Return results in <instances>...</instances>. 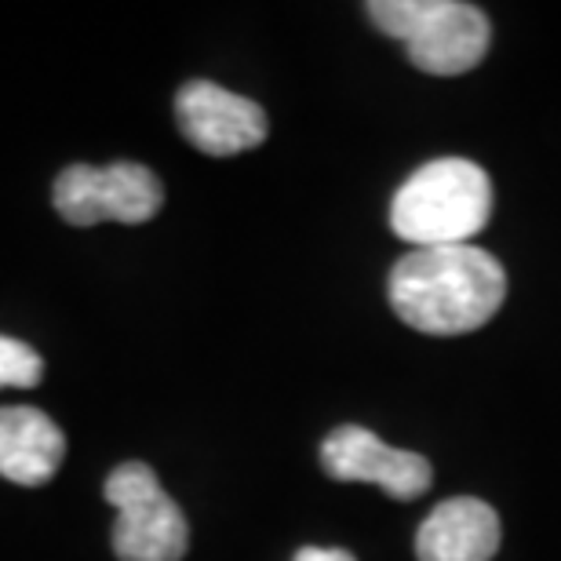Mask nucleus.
<instances>
[{
  "mask_svg": "<svg viewBox=\"0 0 561 561\" xmlns=\"http://www.w3.org/2000/svg\"><path fill=\"white\" fill-rule=\"evenodd\" d=\"M321 467L335 481H368L394 500H416L431 489L434 470L420 453L387 445L357 423L335 426L321 445Z\"/></svg>",
  "mask_w": 561,
  "mask_h": 561,
  "instance_id": "obj_6",
  "label": "nucleus"
},
{
  "mask_svg": "<svg viewBox=\"0 0 561 561\" xmlns=\"http://www.w3.org/2000/svg\"><path fill=\"white\" fill-rule=\"evenodd\" d=\"M291 561H357V558L351 551H343V547H302Z\"/></svg>",
  "mask_w": 561,
  "mask_h": 561,
  "instance_id": "obj_11",
  "label": "nucleus"
},
{
  "mask_svg": "<svg viewBox=\"0 0 561 561\" xmlns=\"http://www.w3.org/2000/svg\"><path fill=\"white\" fill-rule=\"evenodd\" d=\"M66 437L48 412L33 405L0 409V474L15 485H44L59 474Z\"/></svg>",
  "mask_w": 561,
  "mask_h": 561,
  "instance_id": "obj_9",
  "label": "nucleus"
},
{
  "mask_svg": "<svg viewBox=\"0 0 561 561\" xmlns=\"http://www.w3.org/2000/svg\"><path fill=\"white\" fill-rule=\"evenodd\" d=\"M390 307L423 335H463L496 318L507 299L500 260L474 244L412 249L390 271Z\"/></svg>",
  "mask_w": 561,
  "mask_h": 561,
  "instance_id": "obj_1",
  "label": "nucleus"
},
{
  "mask_svg": "<svg viewBox=\"0 0 561 561\" xmlns=\"http://www.w3.org/2000/svg\"><path fill=\"white\" fill-rule=\"evenodd\" d=\"M103 496L117 511L114 554L121 561H183L190 525L146 463H121Z\"/></svg>",
  "mask_w": 561,
  "mask_h": 561,
  "instance_id": "obj_4",
  "label": "nucleus"
},
{
  "mask_svg": "<svg viewBox=\"0 0 561 561\" xmlns=\"http://www.w3.org/2000/svg\"><path fill=\"white\" fill-rule=\"evenodd\" d=\"M492 216L485 168L463 157H442L416 168L390 201V230L412 249L470 244Z\"/></svg>",
  "mask_w": 561,
  "mask_h": 561,
  "instance_id": "obj_2",
  "label": "nucleus"
},
{
  "mask_svg": "<svg viewBox=\"0 0 561 561\" xmlns=\"http://www.w3.org/2000/svg\"><path fill=\"white\" fill-rule=\"evenodd\" d=\"M51 201L59 216L73 227L95 222H136L153 219L164 205V186L150 168L136 161H117L106 168L70 164L55 179Z\"/></svg>",
  "mask_w": 561,
  "mask_h": 561,
  "instance_id": "obj_5",
  "label": "nucleus"
},
{
  "mask_svg": "<svg viewBox=\"0 0 561 561\" xmlns=\"http://www.w3.org/2000/svg\"><path fill=\"white\" fill-rule=\"evenodd\" d=\"M41 376H44L41 354L33 351L30 343L11 340V335H0V390L4 387L30 390V387L41 383Z\"/></svg>",
  "mask_w": 561,
  "mask_h": 561,
  "instance_id": "obj_10",
  "label": "nucleus"
},
{
  "mask_svg": "<svg viewBox=\"0 0 561 561\" xmlns=\"http://www.w3.org/2000/svg\"><path fill=\"white\" fill-rule=\"evenodd\" d=\"M500 551V514L485 500H445L416 533L420 561H492Z\"/></svg>",
  "mask_w": 561,
  "mask_h": 561,
  "instance_id": "obj_8",
  "label": "nucleus"
},
{
  "mask_svg": "<svg viewBox=\"0 0 561 561\" xmlns=\"http://www.w3.org/2000/svg\"><path fill=\"white\" fill-rule=\"evenodd\" d=\"M175 117L183 136L208 157L244 153L266 139V114L260 103L211 81H190L175 95Z\"/></svg>",
  "mask_w": 561,
  "mask_h": 561,
  "instance_id": "obj_7",
  "label": "nucleus"
},
{
  "mask_svg": "<svg viewBox=\"0 0 561 561\" xmlns=\"http://www.w3.org/2000/svg\"><path fill=\"white\" fill-rule=\"evenodd\" d=\"M368 15L383 33L405 44L423 73L456 77L485 59L492 30L485 11L463 0H376Z\"/></svg>",
  "mask_w": 561,
  "mask_h": 561,
  "instance_id": "obj_3",
  "label": "nucleus"
}]
</instances>
